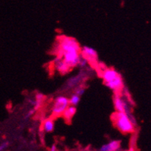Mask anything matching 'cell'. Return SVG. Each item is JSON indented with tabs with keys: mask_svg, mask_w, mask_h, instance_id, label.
<instances>
[{
	"mask_svg": "<svg viewBox=\"0 0 151 151\" xmlns=\"http://www.w3.org/2000/svg\"><path fill=\"white\" fill-rule=\"evenodd\" d=\"M44 98H45V96H44L42 93H38L35 96V100H38V101H42L44 100Z\"/></svg>",
	"mask_w": 151,
	"mask_h": 151,
	"instance_id": "cell-17",
	"label": "cell"
},
{
	"mask_svg": "<svg viewBox=\"0 0 151 151\" xmlns=\"http://www.w3.org/2000/svg\"><path fill=\"white\" fill-rule=\"evenodd\" d=\"M57 151H58V150H57Z\"/></svg>",
	"mask_w": 151,
	"mask_h": 151,
	"instance_id": "cell-22",
	"label": "cell"
},
{
	"mask_svg": "<svg viewBox=\"0 0 151 151\" xmlns=\"http://www.w3.org/2000/svg\"><path fill=\"white\" fill-rule=\"evenodd\" d=\"M76 112H77L76 107L69 105L66 108H65V111H63L62 116H63V118H64L67 122H70L71 119H72V117L75 116Z\"/></svg>",
	"mask_w": 151,
	"mask_h": 151,
	"instance_id": "cell-10",
	"label": "cell"
},
{
	"mask_svg": "<svg viewBox=\"0 0 151 151\" xmlns=\"http://www.w3.org/2000/svg\"><path fill=\"white\" fill-rule=\"evenodd\" d=\"M129 116L125 112H116L112 115V120L116 128L123 134L133 133L135 131L134 124Z\"/></svg>",
	"mask_w": 151,
	"mask_h": 151,
	"instance_id": "cell-1",
	"label": "cell"
},
{
	"mask_svg": "<svg viewBox=\"0 0 151 151\" xmlns=\"http://www.w3.org/2000/svg\"><path fill=\"white\" fill-rule=\"evenodd\" d=\"M105 85L111 90H114L115 92H119L123 88V81L122 76L120 75L119 76L116 77L115 79H114L113 81L105 83Z\"/></svg>",
	"mask_w": 151,
	"mask_h": 151,
	"instance_id": "cell-8",
	"label": "cell"
},
{
	"mask_svg": "<svg viewBox=\"0 0 151 151\" xmlns=\"http://www.w3.org/2000/svg\"><path fill=\"white\" fill-rule=\"evenodd\" d=\"M68 101H69V105H73V106L76 107L77 105L79 104L81 101V96H78L77 94L74 93L71 96L69 99H68Z\"/></svg>",
	"mask_w": 151,
	"mask_h": 151,
	"instance_id": "cell-14",
	"label": "cell"
},
{
	"mask_svg": "<svg viewBox=\"0 0 151 151\" xmlns=\"http://www.w3.org/2000/svg\"><path fill=\"white\" fill-rule=\"evenodd\" d=\"M120 147V141H112L108 144L104 145L100 148L99 151H117Z\"/></svg>",
	"mask_w": 151,
	"mask_h": 151,
	"instance_id": "cell-11",
	"label": "cell"
},
{
	"mask_svg": "<svg viewBox=\"0 0 151 151\" xmlns=\"http://www.w3.org/2000/svg\"><path fill=\"white\" fill-rule=\"evenodd\" d=\"M69 105L68 99L63 96H60L55 99L52 107V114L56 116H62L63 111Z\"/></svg>",
	"mask_w": 151,
	"mask_h": 151,
	"instance_id": "cell-3",
	"label": "cell"
},
{
	"mask_svg": "<svg viewBox=\"0 0 151 151\" xmlns=\"http://www.w3.org/2000/svg\"><path fill=\"white\" fill-rule=\"evenodd\" d=\"M35 110H34V108H32V109L30 110L29 111L28 113L27 114V115L25 116V120H27V119H29V118L30 117V116H32V115H33V114L35 113Z\"/></svg>",
	"mask_w": 151,
	"mask_h": 151,
	"instance_id": "cell-18",
	"label": "cell"
},
{
	"mask_svg": "<svg viewBox=\"0 0 151 151\" xmlns=\"http://www.w3.org/2000/svg\"><path fill=\"white\" fill-rule=\"evenodd\" d=\"M119 75H120V73L116 70H115L114 68H109L104 70V71L101 74V78H102L105 84V83L113 81L114 79H115Z\"/></svg>",
	"mask_w": 151,
	"mask_h": 151,
	"instance_id": "cell-7",
	"label": "cell"
},
{
	"mask_svg": "<svg viewBox=\"0 0 151 151\" xmlns=\"http://www.w3.org/2000/svg\"><path fill=\"white\" fill-rule=\"evenodd\" d=\"M80 53H81L82 57L90 61L96 60L98 57V53H97L96 50L93 47L88 46H83L82 47H81Z\"/></svg>",
	"mask_w": 151,
	"mask_h": 151,
	"instance_id": "cell-6",
	"label": "cell"
},
{
	"mask_svg": "<svg viewBox=\"0 0 151 151\" xmlns=\"http://www.w3.org/2000/svg\"><path fill=\"white\" fill-rule=\"evenodd\" d=\"M80 52L77 51H69V52H64L61 53V57L64 62L66 63L67 65L71 68L78 65V61L80 59Z\"/></svg>",
	"mask_w": 151,
	"mask_h": 151,
	"instance_id": "cell-4",
	"label": "cell"
},
{
	"mask_svg": "<svg viewBox=\"0 0 151 151\" xmlns=\"http://www.w3.org/2000/svg\"><path fill=\"white\" fill-rule=\"evenodd\" d=\"M114 105L116 112H125L128 115H131L127 102L117 93L114 97Z\"/></svg>",
	"mask_w": 151,
	"mask_h": 151,
	"instance_id": "cell-5",
	"label": "cell"
},
{
	"mask_svg": "<svg viewBox=\"0 0 151 151\" xmlns=\"http://www.w3.org/2000/svg\"><path fill=\"white\" fill-rule=\"evenodd\" d=\"M87 61H88V60H86L84 57H80V59H79V61H78V65H79L80 67L86 66V64H87Z\"/></svg>",
	"mask_w": 151,
	"mask_h": 151,
	"instance_id": "cell-16",
	"label": "cell"
},
{
	"mask_svg": "<svg viewBox=\"0 0 151 151\" xmlns=\"http://www.w3.org/2000/svg\"><path fill=\"white\" fill-rule=\"evenodd\" d=\"M128 151H134V147H131L129 148V150Z\"/></svg>",
	"mask_w": 151,
	"mask_h": 151,
	"instance_id": "cell-21",
	"label": "cell"
},
{
	"mask_svg": "<svg viewBox=\"0 0 151 151\" xmlns=\"http://www.w3.org/2000/svg\"><path fill=\"white\" fill-rule=\"evenodd\" d=\"M50 151H57V147H56V145H53V146H52L51 149H50Z\"/></svg>",
	"mask_w": 151,
	"mask_h": 151,
	"instance_id": "cell-20",
	"label": "cell"
},
{
	"mask_svg": "<svg viewBox=\"0 0 151 151\" xmlns=\"http://www.w3.org/2000/svg\"><path fill=\"white\" fill-rule=\"evenodd\" d=\"M55 68L57 71H59L61 74H66L70 71L71 68L67 65L66 63L64 62V60L61 57H57L55 60Z\"/></svg>",
	"mask_w": 151,
	"mask_h": 151,
	"instance_id": "cell-9",
	"label": "cell"
},
{
	"mask_svg": "<svg viewBox=\"0 0 151 151\" xmlns=\"http://www.w3.org/2000/svg\"><path fill=\"white\" fill-rule=\"evenodd\" d=\"M81 51L80 45L75 38L68 36H63L60 40V53L64 52Z\"/></svg>",
	"mask_w": 151,
	"mask_h": 151,
	"instance_id": "cell-2",
	"label": "cell"
},
{
	"mask_svg": "<svg viewBox=\"0 0 151 151\" xmlns=\"http://www.w3.org/2000/svg\"><path fill=\"white\" fill-rule=\"evenodd\" d=\"M42 126H43V129L45 132H51L54 129V121L51 118L47 119L44 121Z\"/></svg>",
	"mask_w": 151,
	"mask_h": 151,
	"instance_id": "cell-13",
	"label": "cell"
},
{
	"mask_svg": "<svg viewBox=\"0 0 151 151\" xmlns=\"http://www.w3.org/2000/svg\"><path fill=\"white\" fill-rule=\"evenodd\" d=\"M85 91H86L85 87H83V86H78V87L75 88V93L78 95V96H81L83 95V93H85Z\"/></svg>",
	"mask_w": 151,
	"mask_h": 151,
	"instance_id": "cell-15",
	"label": "cell"
},
{
	"mask_svg": "<svg viewBox=\"0 0 151 151\" xmlns=\"http://www.w3.org/2000/svg\"><path fill=\"white\" fill-rule=\"evenodd\" d=\"M9 146V143L8 142H3L2 145H0V151L4 150L5 149H6Z\"/></svg>",
	"mask_w": 151,
	"mask_h": 151,
	"instance_id": "cell-19",
	"label": "cell"
},
{
	"mask_svg": "<svg viewBox=\"0 0 151 151\" xmlns=\"http://www.w3.org/2000/svg\"><path fill=\"white\" fill-rule=\"evenodd\" d=\"M83 77H84V75L80 74V75H77L76 77L70 78L69 80L68 81V83H67V86H68V88H73L75 86H78L81 83V81L83 80Z\"/></svg>",
	"mask_w": 151,
	"mask_h": 151,
	"instance_id": "cell-12",
	"label": "cell"
}]
</instances>
